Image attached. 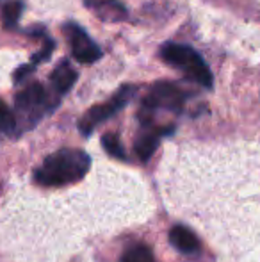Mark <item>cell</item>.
<instances>
[{
	"mask_svg": "<svg viewBox=\"0 0 260 262\" xmlns=\"http://www.w3.org/2000/svg\"><path fill=\"white\" fill-rule=\"evenodd\" d=\"M173 132V127L170 128H146L145 132L139 134V138L134 143V152L135 156L141 159L143 162H148L152 156L155 154V150L159 148L160 138L164 134Z\"/></svg>",
	"mask_w": 260,
	"mask_h": 262,
	"instance_id": "7",
	"label": "cell"
},
{
	"mask_svg": "<svg viewBox=\"0 0 260 262\" xmlns=\"http://www.w3.org/2000/svg\"><path fill=\"white\" fill-rule=\"evenodd\" d=\"M91 157L82 150L64 148L52 154L36 169L34 180L45 187H61L75 184L87 175Z\"/></svg>",
	"mask_w": 260,
	"mask_h": 262,
	"instance_id": "1",
	"label": "cell"
},
{
	"mask_svg": "<svg viewBox=\"0 0 260 262\" xmlns=\"http://www.w3.org/2000/svg\"><path fill=\"white\" fill-rule=\"evenodd\" d=\"M135 93V86H123L120 88V91L105 104L93 105L79 121V128L82 132V136H89L102 121L109 120L111 116H114L118 111H122L123 107L130 102V98Z\"/></svg>",
	"mask_w": 260,
	"mask_h": 262,
	"instance_id": "4",
	"label": "cell"
},
{
	"mask_svg": "<svg viewBox=\"0 0 260 262\" xmlns=\"http://www.w3.org/2000/svg\"><path fill=\"white\" fill-rule=\"evenodd\" d=\"M77 80V72L73 70V66L69 64L68 61H63L56 70H54L52 77H50V82H52V88L57 95H64L68 93L73 88Z\"/></svg>",
	"mask_w": 260,
	"mask_h": 262,
	"instance_id": "10",
	"label": "cell"
},
{
	"mask_svg": "<svg viewBox=\"0 0 260 262\" xmlns=\"http://www.w3.org/2000/svg\"><path fill=\"white\" fill-rule=\"evenodd\" d=\"M52 52H54V41H52V39H46L45 47H43V49L39 50L38 54L32 55V64H38V62L46 61V59L50 57V54H52Z\"/></svg>",
	"mask_w": 260,
	"mask_h": 262,
	"instance_id": "15",
	"label": "cell"
},
{
	"mask_svg": "<svg viewBox=\"0 0 260 262\" xmlns=\"http://www.w3.org/2000/svg\"><path fill=\"white\" fill-rule=\"evenodd\" d=\"M64 34L68 38L69 47H72L73 59H77L79 62L89 64V62H97L102 57V50L98 49V45L77 24H66Z\"/></svg>",
	"mask_w": 260,
	"mask_h": 262,
	"instance_id": "6",
	"label": "cell"
},
{
	"mask_svg": "<svg viewBox=\"0 0 260 262\" xmlns=\"http://www.w3.org/2000/svg\"><path fill=\"white\" fill-rule=\"evenodd\" d=\"M84 4L104 21H122L127 18V9L120 0H84Z\"/></svg>",
	"mask_w": 260,
	"mask_h": 262,
	"instance_id": "8",
	"label": "cell"
},
{
	"mask_svg": "<svg viewBox=\"0 0 260 262\" xmlns=\"http://www.w3.org/2000/svg\"><path fill=\"white\" fill-rule=\"evenodd\" d=\"M34 66H36V64H25V66H21V68H18V70H16V73H14V80H16V82L23 80L25 77H27L29 73H31L32 70H34Z\"/></svg>",
	"mask_w": 260,
	"mask_h": 262,
	"instance_id": "16",
	"label": "cell"
},
{
	"mask_svg": "<svg viewBox=\"0 0 260 262\" xmlns=\"http://www.w3.org/2000/svg\"><path fill=\"white\" fill-rule=\"evenodd\" d=\"M102 145H104L105 152H107L111 157L122 159V161H127L125 148H123L122 141H120V138L114 134V132H109V134H105L104 138H102Z\"/></svg>",
	"mask_w": 260,
	"mask_h": 262,
	"instance_id": "13",
	"label": "cell"
},
{
	"mask_svg": "<svg viewBox=\"0 0 260 262\" xmlns=\"http://www.w3.org/2000/svg\"><path fill=\"white\" fill-rule=\"evenodd\" d=\"M185 104V93L173 82H157L150 90L148 97L143 100V109L139 113L143 125L152 121V114L159 109L180 113Z\"/></svg>",
	"mask_w": 260,
	"mask_h": 262,
	"instance_id": "3",
	"label": "cell"
},
{
	"mask_svg": "<svg viewBox=\"0 0 260 262\" xmlns=\"http://www.w3.org/2000/svg\"><path fill=\"white\" fill-rule=\"evenodd\" d=\"M14 107H16L18 116H20L25 123L34 125L36 121L43 116L45 111L52 109L54 104H52V100H50L49 93L45 91V88H43L41 84L34 82L16 95Z\"/></svg>",
	"mask_w": 260,
	"mask_h": 262,
	"instance_id": "5",
	"label": "cell"
},
{
	"mask_svg": "<svg viewBox=\"0 0 260 262\" xmlns=\"http://www.w3.org/2000/svg\"><path fill=\"white\" fill-rule=\"evenodd\" d=\"M160 55H162V59L168 64L184 72L189 79H193L200 86L212 88L214 79H212L210 70H208V66L205 64L201 55L195 49H191L187 45H178V43H166L160 49Z\"/></svg>",
	"mask_w": 260,
	"mask_h": 262,
	"instance_id": "2",
	"label": "cell"
},
{
	"mask_svg": "<svg viewBox=\"0 0 260 262\" xmlns=\"http://www.w3.org/2000/svg\"><path fill=\"white\" fill-rule=\"evenodd\" d=\"M14 128H16V116L6 102L0 100V136L13 134Z\"/></svg>",
	"mask_w": 260,
	"mask_h": 262,
	"instance_id": "14",
	"label": "cell"
},
{
	"mask_svg": "<svg viewBox=\"0 0 260 262\" xmlns=\"http://www.w3.org/2000/svg\"><path fill=\"white\" fill-rule=\"evenodd\" d=\"M120 262H155V257H153V252L150 250V246L135 245V246H130V248L123 253Z\"/></svg>",
	"mask_w": 260,
	"mask_h": 262,
	"instance_id": "12",
	"label": "cell"
},
{
	"mask_svg": "<svg viewBox=\"0 0 260 262\" xmlns=\"http://www.w3.org/2000/svg\"><path fill=\"white\" fill-rule=\"evenodd\" d=\"M170 243L182 253H196L200 250V241L184 225H175L170 230Z\"/></svg>",
	"mask_w": 260,
	"mask_h": 262,
	"instance_id": "9",
	"label": "cell"
},
{
	"mask_svg": "<svg viewBox=\"0 0 260 262\" xmlns=\"http://www.w3.org/2000/svg\"><path fill=\"white\" fill-rule=\"evenodd\" d=\"M21 11H23V4H21L20 0H9V2L2 7L4 27L6 29H16Z\"/></svg>",
	"mask_w": 260,
	"mask_h": 262,
	"instance_id": "11",
	"label": "cell"
}]
</instances>
